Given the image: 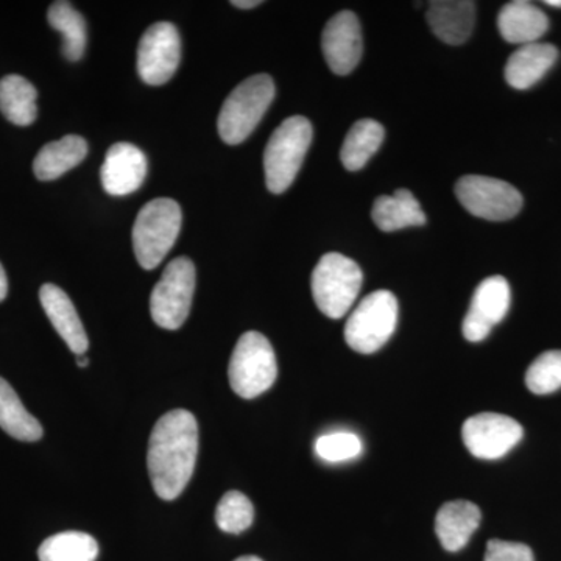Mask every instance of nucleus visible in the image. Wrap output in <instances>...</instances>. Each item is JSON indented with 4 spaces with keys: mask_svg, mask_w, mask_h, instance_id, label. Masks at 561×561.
Listing matches in <instances>:
<instances>
[{
    "mask_svg": "<svg viewBox=\"0 0 561 561\" xmlns=\"http://www.w3.org/2000/svg\"><path fill=\"white\" fill-rule=\"evenodd\" d=\"M371 217L376 227L386 232L426 224V214L408 190H398L393 195H381L373 205Z\"/></svg>",
    "mask_w": 561,
    "mask_h": 561,
    "instance_id": "obj_21",
    "label": "nucleus"
},
{
    "mask_svg": "<svg viewBox=\"0 0 561 561\" xmlns=\"http://www.w3.org/2000/svg\"><path fill=\"white\" fill-rule=\"evenodd\" d=\"M312 136L311 122L305 116H291L273 131L264 151L265 183L273 194H283L297 179Z\"/></svg>",
    "mask_w": 561,
    "mask_h": 561,
    "instance_id": "obj_4",
    "label": "nucleus"
},
{
    "mask_svg": "<svg viewBox=\"0 0 561 561\" xmlns=\"http://www.w3.org/2000/svg\"><path fill=\"white\" fill-rule=\"evenodd\" d=\"M527 389L535 394H549L561 389V351L540 354L526 373Z\"/></svg>",
    "mask_w": 561,
    "mask_h": 561,
    "instance_id": "obj_28",
    "label": "nucleus"
},
{
    "mask_svg": "<svg viewBox=\"0 0 561 561\" xmlns=\"http://www.w3.org/2000/svg\"><path fill=\"white\" fill-rule=\"evenodd\" d=\"M457 201L472 216L491 221L511 220L523 208V195L507 181L467 175L457 181Z\"/></svg>",
    "mask_w": 561,
    "mask_h": 561,
    "instance_id": "obj_9",
    "label": "nucleus"
},
{
    "mask_svg": "<svg viewBox=\"0 0 561 561\" xmlns=\"http://www.w3.org/2000/svg\"><path fill=\"white\" fill-rule=\"evenodd\" d=\"M481 519L482 513L472 502H446L435 516V534L446 551L457 552L471 540Z\"/></svg>",
    "mask_w": 561,
    "mask_h": 561,
    "instance_id": "obj_18",
    "label": "nucleus"
},
{
    "mask_svg": "<svg viewBox=\"0 0 561 561\" xmlns=\"http://www.w3.org/2000/svg\"><path fill=\"white\" fill-rule=\"evenodd\" d=\"M234 561H262V560L260 559V557L243 556V557H239V559L234 560Z\"/></svg>",
    "mask_w": 561,
    "mask_h": 561,
    "instance_id": "obj_34",
    "label": "nucleus"
},
{
    "mask_svg": "<svg viewBox=\"0 0 561 561\" xmlns=\"http://www.w3.org/2000/svg\"><path fill=\"white\" fill-rule=\"evenodd\" d=\"M88 142L81 136L68 135L46 144L33 161V173L41 181L60 179L87 158Z\"/></svg>",
    "mask_w": 561,
    "mask_h": 561,
    "instance_id": "obj_20",
    "label": "nucleus"
},
{
    "mask_svg": "<svg viewBox=\"0 0 561 561\" xmlns=\"http://www.w3.org/2000/svg\"><path fill=\"white\" fill-rule=\"evenodd\" d=\"M0 427L21 442H38L43 437L39 421L27 412L16 391L0 378Z\"/></svg>",
    "mask_w": 561,
    "mask_h": 561,
    "instance_id": "obj_24",
    "label": "nucleus"
},
{
    "mask_svg": "<svg viewBox=\"0 0 561 561\" xmlns=\"http://www.w3.org/2000/svg\"><path fill=\"white\" fill-rule=\"evenodd\" d=\"M253 504L241 491H228L216 511V523L227 534H242L253 524Z\"/></svg>",
    "mask_w": 561,
    "mask_h": 561,
    "instance_id": "obj_27",
    "label": "nucleus"
},
{
    "mask_svg": "<svg viewBox=\"0 0 561 561\" xmlns=\"http://www.w3.org/2000/svg\"><path fill=\"white\" fill-rule=\"evenodd\" d=\"M546 5L556 7V9H561V0H546Z\"/></svg>",
    "mask_w": 561,
    "mask_h": 561,
    "instance_id": "obj_35",
    "label": "nucleus"
},
{
    "mask_svg": "<svg viewBox=\"0 0 561 561\" xmlns=\"http://www.w3.org/2000/svg\"><path fill=\"white\" fill-rule=\"evenodd\" d=\"M483 561H535V557L523 542L490 540Z\"/></svg>",
    "mask_w": 561,
    "mask_h": 561,
    "instance_id": "obj_30",
    "label": "nucleus"
},
{
    "mask_svg": "<svg viewBox=\"0 0 561 561\" xmlns=\"http://www.w3.org/2000/svg\"><path fill=\"white\" fill-rule=\"evenodd\" d=\"M50 27L62 35V54L69 61H79L87 49V22L69 2H54L47 11Z\"/></svg>",
    "mask_w": 561,
    "mask_h": 561,
    "instance_id": "obj_25",
    "label": "nucleus"
},
{
    "mask_svg": "<svg viewBox=\"0 0 561 561\" xmlns=\"http://www.w3.org/2000/svg\"><path fill=\"white\" fill-rule=\"evenodd\" d=\"M183 213L172 198H157L142 206L133 227V250L144 271H153L179 238Z\"/></svg>",
    "mask_w": 561,
    "mask_h": 561,
    "instance_id": "obj_2",
    "label": "nucleus"
},
{
    "mask_svg": "<svg viewBox=\"0 0 561 561\" xmlns=\"http://www.w3.org/2000/svg\"><path fill=\"white\" fill-rule=\"evenodd\" d=\"M476 3L470 0H435L427 10V24L443 43L459 46L474 28Z\"/></svg>",
    "mask_w": 561,
    "mask_h": 561,
    "instance_id": "obj_16",
    "label": "nucleus"
},
{
    "mask_svg": "<svg viewBox=\"0 0 561 561\" xmlns=\"http://www.w3.org/2000/svg\"><path fill=\"white\" fill-rule=\"evenodd\" d=\"M99 545L83 531H61L41 545L39 561H95Z\"/></svg>",
    "mask_w": 561,
    "mask_h": 561,
    "instance_id": "obj_26",
    "label": "nucleus"
},
{
    "mask_svg": "<svg viewBox=\"0 0 561 561\" xmlns=\"http://www.w3.org/2000/svg\"><path fill=\"white\" fill-rule=\"evenodd\" d=\"M364 451L360 438L351 432H332L321 435L316 442V453L321 460L339 463L356 459Z\"/></svg>",
    "mask_w": 561,
    "mask_h": 561,
    "instance_id": "obj_29",
    "label": "nucleus"
},
{
    "mask_svg": "<svg viewBox=\"0 0 561 561\" xmlns=\"http://www.w3.org/2000/svg\"><path fill=\"white\" fill-rule=\"evenodd\" d=\"M501 36L512 44L538 43L548 32L549 18L545 11L527 0L505 3L497 16Z\"/></svg>",
    "mask_w": 561,
    "mask_h": 561,
    "instance_id": "obj_19",
    "label": "nucleus"
},
{
    "mask_svg": "<svg viewBox=\"0 0 561 561\" xmlns=\"http://www.w3.org/2000/svg\"><path fill=\"white\" fill-rule=\"evenodd\" d=\"M181 38L172 22H157L144 32L138 47V73L144 83L161 87L175 76Z\"/></svg>",
    "mask_w": 561,
    "mask_h": 561,
    "instance_id": "obj_10",
    "label": "nucleus"
},
{
    "mask_svg": "<svg viewBox=\"0 0 561 561\" xmlns=\"http://www.w3.org/2000/svg\"><path fill=\"white\" fill-rule=\"evenodd\" d=\"M557 58L559 50L552 44H524L508 58L505 65V80L515 90H529L552 69Z\"/></svg>",
    "mask_w": 561,
    "mask_h": 561,
    "instance_id": "obj_17",
    "label": "nucleus"
},
{
    "mask_svg": "<svg viewBox=\"0 0 561 561\" xmlns=\"http://www.w3.org/2000/svg\"><path fill=\"white\" fill-rule=\"evenodd\" d=\"M7 294H9V279H7V273L0 264V302L5 300Z\"/></svg>",
    "mask_w": 561,
    "mask_h": 561,
    "instance_id": "obj_31",
    "label": "nucleus"
},
{
    "mask_svg": "<svg viewBox=\"0 0 561 561\" xmlns=\"http://www.w3.org/2000/svg\"><path fill=\"white\" fill-rule=\"evenodd\" d=\"M147 176V158L139 147L117 142L106 151L101 169L103 190L110 195L124 197L142 186Z\"/></svg>",
    "mask_w": 561,
    "mask_h": 561,
    "instance_id": "obj_14",
    "label": "nucleus"
},
{
    "mask_svg": "<svg viewBox=\"0 0 561 561\" xmlns=\"http://www.w3.org/2000/svg\"><path fill=\"white\" fill-rule=\"evenodd\" d=\"M383 138H386V130L379 122L357 121L343 140L341 150L342 164L345 165L346 171H360L365 168L373 154L381 147Z\"/></svg>",
    "mask_w": 561,
    "mask_h": 561,
    "instance_id": "obj_23",
    "label": "nucleus"
},
{
    "mask_svg": "<svg viewBox=\"0 0 561 561\" xmlns=\"http://www.w3.org/2000/svg\"><path fill=\"white\" fill-rule=\"evenodd\" d=\"M195 290V265L186 256L169 262L150 297L151 319L162 330L176 331L191 312Z\"/></svg>",
    "mask_w": 561,
    "mask_h": 561,
    "instance_id": "obj_8",
    "label": "nucleus"
},
{
    "mask_svg": "<svg viewBox=\"0 0 561 561\" xmlns=\"http://www.w3.org/2000/svg\"><path fill=\"white\" fill-rule=\"evenodd\" d=\"M512 291L504 276H490L479 284L465 316L461 331L468 342H482L511 309Z\"/></svg>",
    "mask_w": 561,
    "mask_h": 561,
    "instance_id": "obj_12",
    "label": "nucleus"
},
{
    "mask_svg": "<svg viewBox=\"0 0 561 561\" xmlns=\"http://www.w3.org/2000/svg\"><path fill=\"white\" fill-rule=\"evenodd\" d=\"M232 5L238 7V9L249 10L254 9V7L261 5V0H234L231 2Z\"/></svg>",
    "mask_w": 561,
    "mask_h": 561,
    "instance_id": "obj_32",
    "label": "nucleus"
},
{
    "mask_svg": "<svg viewBox=\"0 0 561 561\" xmlns=\"http://www.w3.org/2000/svg\"><path fill=\"white\" fill-rule=\"evenodd\" d=\"M364 275L357 262L341 253L321 256L313 268L311 287L317 308L332 320L342 319L359 297Z\"/></svg>",
    "mask_w": 561,
    "mask_h": 561,
    "instance_id": "obj_5",
    "label": "nucleus"
},
{
    "mask_svg": "<svg viewBox=\"0 0 561 561\" xmlns=\"http://www.w3.org/2000/svg\"><path fill=\"white\" fill-rule=\"evenodd\" d=\"M38 91L21 76H7L0 80V111L5 119L20 127H28L38 116Z\"/></svg>",
    "mask_w": 561,
    "mask_h": 561,
    "instance_id": "obj_22",
    "label": "nucleus"
},
{
    "mask_svg": "<svg viewBox=\"0 0 561 561\" xmlns=\"http://www.w3.org/2000/svg\"><path fill=\"white\" fill-rule=\"evenodd\" d=\"M228 376L232 391L243 400H253L271 389L278 365L268 339L261 332H245L232 351Z\"/></svg>",
    "mask_w": 561,
    "mask_h": 561,
    "instance_id": "obj_6",
    "label": "nucleus"
},
{
    "mask_svg": "<svg viewBox=\"0 0 561 561\" xmlns=\"http://www.w3.org/2000/svg\"><path fill=\"white\" fill-rule=\"evenodd\" d=\"M524 430L518 421L501 413H479L465 421L461 438L472 456L496 460L512 451L523 440Z\"/></svg>",
    "mask_w": 561,
    "mask_h": 561,
    "instance_id": "obj_11",
    "label": "nucleus"
},
{
    "mask_svg": "<svg viewBox=\"0 0 561 561\" xmlns=\"http://www.w3.org/2000/svg\"><path fill=\"white\" fill-rule=\"evenodd\" d=\"M39 300L44 312L54 324L55 331L66 342L69 350L76 356L87 354L90 341H88L87 331L77 313L76 306L70 301L66 291L55 284H44L39 290Z\"/></svg>",
    "mask_w": 561,
    "mask_h": 561,
    "instance_id": "obj_15",
    "label": "nucleus"
},
{
    "mask_svg": "<svg viewBox=\"0 0 561 561\" xmlns=\"http://www.w3.org/2000/svg\"><path fill=\"white\" fill-rule=\"evenodd\" d=\"M77 365H79L80 368H87L88 365H90V359H88L84 354H81V356H77Z\"/></svg>",
    "mask_w": 561,
    "mask_h": 561,
    "instance_id": "obj_33",
    "label": "nucleus"
},
{
    "mask_svg": "<svg viewBox=\"0 0 561 561\" xmlns=\"http://www.w3.org/2000/svg\"><path fill=\"white\" fill-rule=\"evenodd\" d=\"M321 49L332 72L346 76L359 65L364 44L359 20L353 11L332 16L321 35Z\"/></svg>",
    "mask_w": 561,
    "mask_h": 561,
    "instance_id": "obj_13",
    "label": "nucleus"
},
{
    "mask_svg": "<svg viewBox=\"0 0 561 561\" xmlns=\"http://www.w3.org/2000/svg\"><path fill=\"white\" fill-rule=\"evenodd\" d=\"M198 454V424L184 409L165 413L154 424L147 451V468L154 493L173 501L194 474Z\"/></svg>",
    "mask_w": 561,
    "mask_h": 561,
    "instance_id": "obj_1",
    "label": "nucleus"
},
{
    "mask_svg": "<svg viewBox=\"0 0 561 561\" xmlns=\"http://www.w3.org/2000/svg\"><path fill=\"white\" fill-rule=\"evenodd\" d=\"M397 297L389 290L367 295L350 313L345 324V341L351 350L373 354L390 341L398 324Z\"/></svg>",
    "mask_w": 561,
    "mask_h": 561,
    "instance_id": "obj_7",
    "label": "nucleus"
},
{
    "mask_svg": "<svg viewBox=\"0 0 561 561\" xmlns=\"http://www.w3.org/2000/svg\"><path fill=\"white\" fill-rule=\"evenodd\" d=\"M273 99L275 81L267 73H257L243 80L221 105L217 121L221 140L238 146L249 138L267 113Z\"/></svg>",
    "mask_w": 561,
    "mask_h": 561,
    "instance_id": "obj_3",
    "label": "nucleus"
}]
</instances>
